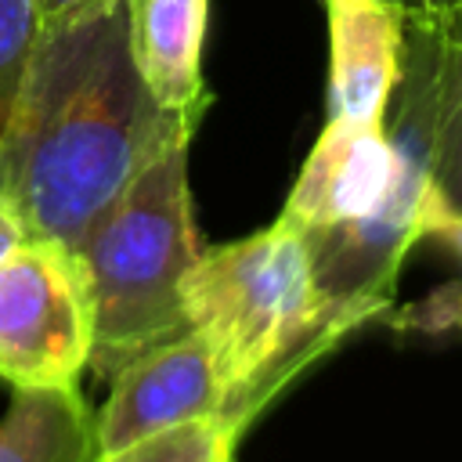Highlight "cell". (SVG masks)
Returning a JSON list of instances; mask_svg holds the SVG:
<instances>
[{
	"instance_id": "cell-1",
	"label": "cell",
	"mask_w": 462,
	"mask_h": 462,
	"mask_svg": "<svg viewBox=\"0 0 462 462\" xmlns=\"http://www.w3.org/2000/svg\"><path fill=\"white\" fill-rule=\"evenodd\" d=\"M199 116L148 90L130 47V4L43 25L0 137V199L25 238L76 249L105 206L177 144Z\"/></svg>"
},
{
	"instance_id": "cell-2",
	"label": "cell",
	"mask_w": 462,
	"mask_h": 462,
	"mask_svg": "<svg viewBox=\"0 0 462 462\" xmlns=\"http://www.w3.org/2000/svg\"><path fill=\"white\" fill-rule=\"evenodd\" d=\"M180 303L188 332L213 361L235 433L292 368L350 328L321 296L307 245L285 220L199 253Z\"/></svg>"
},
{
	"instance_id": "cell-3",
	"label": "cell",
	"mask_w": 462,
	"mask_h": 462,
	"mask_svg": "<svg viewBox=\"0 0 462 462\" xmlns=\"http://www.w3.org/2000/svg\"><path fill=\"white\" fill-rule=\"evenodd\" d=\"M188 148H170L130 180L76 245L94 321L87 368L97 379L188 332L180 285L199 256Z\"/></svg>"
},
{
	"instance_id": "cell-4",
	"label": "cell",
	"mask_w": 462,
	"mask_h": 462,
	"mask_svg": "<svg viewBox=\"0 0 462 462\" xmlns=\"http://www.w3.org/2000/svg\"><path fill=\"white\" fill-rule=\"evenodd\" d=\"M90 292L76 249L25 238L0 263V379L69 390L90 361Z\"/></svg>"
},
{
	"instance_id": "cell-5",
	"label": "cell",
	"mask_w": 462,
	"mask_h": 462,
	"mask_svg": "<svg viewBox=\"0 0 462 462\" xmlns=\"http://www.w3.org/2000/svg\"><path fill=\"white\" fill-rule=\"evenodd\" d=\"M108 383V401L94 415L97 458L184 422H224V393L213 361L191 332L141 354Z\"/></svg>"
},
{
	"instance_id": "cell-6",
	"label": "cell",
	"mask_w": 462,
	"mask_h": 462,
	"mask_svg": "<svg viewBox=\"0 0 462 462\" xmlns=\"http://www.w3.org/2000/svg\"><path fill=\"white\" fill-rule=\"evenodd\" d=\"M397 177L401 159L386 123L325 119L278 220L296 231L365 220L390 199Z\"/></svg>"
},
{
	"instance_id": "cell-7",
	"label": "cell",
	"mask_w": 462,
	"mask_h": 462,
	"mask_svg": "<svg viewBox=\"0 0 462 462\" xmlns=\"http://www.w3.org/2000/svg\"><path fill=\"white\" fill-rule=\"evenodd\" d=\"M328 119L386 123L401 79L404 14L383 0H325Z\"/></svg>"
},
{
	"instance_id": "cell-8",
	"label": "cell",
	"mask_w": 462,
	"mask_h": 462,
	"mask_svg": "<svg viewBox=\"0 0 462 462\" xmlns=\"http://www.w3.org/2000/svg\"><path fill=\"white\" fill-rule=\"evenodd\" d=\"M404 58L430 105V199L462 213V4L437 22H404Z\"/></svg>"
},
{
	"instance_id": "cell-9",
	"label": "cell",
	"mask_w": 462,
	"mask_h": 462,
	"mask_svg": "<svg viewBox=\"0 0 462 462\" xmlns=\"http://www.w3.org/2000/svg\"><path fill=\"white\" fill-rule=\"evenodd\" d=\"M134 61L159 105L199 116L209 105L202 43L209 0H126Z\"/></svg>"
},
{
	"instance_id": "cell-10",
	"label": "cell",
	"mask_w": 462,
	"mask_h": 462,
	"mask_svg": "<svg viewBox=\"0 0 462 462\" xmlns=\"http://www.w3.org/2000/svg\"><path fill=\"white\" fill-rule=\"evenodd\" d=\"M94 415L76 386L14 390L0 419V462H94Z\"/></svg>"
},
{
	"instance_id": "cell-11",
	"label": "cell",
	"mask_w": 462,
	"mask_h": 462,
	"mask_svg": "<svg viewBox=\"0 0 462 462\" xmlns=\"http://www.w3.org/2000/svg\"><path fill=\"white\" fill-rule=\"evenodd\" d=\"M235 430L220 419H199L155 437H144L116 455H101L94 462H231Z\"/></svg>"
},
{
	"instance_id": "cell-12",
	"label": "cell",
	"mask_w": 462,
	"mask_h": 462,
	"mask_svg": "<svg viewBox=\"0 0 462 462\" xmlns=\"http://www.w3.org/2000/svg\"><path fill=\"white\" fill-rule=\"evenodd\" d=\"M43 32L40 0H0V137Z\"/></svg>"
},
{
	"instance_id": "cell-13",
	"label": "cell",
	"mask_w": 462,
	"mask_h": 462,
	"mask_svg": "<svg viewBox=\"0 0 462 462\" xmlns=\"http://www.w3.org/2000/svg\"><path fill=\"white\" fill-rule=\"evenodd\" d=\"M390 321L397 328H408V332H451V328H462V282L430 292L422 303L404 307Z\"/></svg>"
},
{
	"instance_id": "cell-14",
	"label": "cell",
	"mask_w": 462,
	"mask_h": 462,
	"mask_svg": "<svg viewBox=\"0 0 462 462\" xmlns=\"http://www.w3.org/2000/svg\"><path fill=\"white\" fill-rule=\"evenodd\" d=\"M419 238H433L462 260V213L437 206L430 199V188H426V199H422V209H419Z\"/></svg>"
},
{
	"instance_id": "cell-15",
	"label": "cell",
	"mask_w": 462,
	"mask_h": 462,
	"mask_svg": "<svg viewBox=\"0 0 462 462\" xmlns=\"http://www.w3.org/2000/svg\"><path fill=\"white\" fill-rule=\"evenodd\" d=\"M116 0H40L43 7V25H58V22H76L83 14H94L101 7H108Z\"/></svg>"
},
{
	"instance_id": "cell-16",
	"label": "cell",
	"mask_w": 462,
	"mask_h": 462,
	"mask_svg": "<svg viewBox=\"0 0 462 462\" xmlns=\"http://www.w3.org/2000/svg\"><path fill=\"white\" fill-rule=\"evenodd\" d=\"M404 14V22H437L448 11H455L462 0H383Z\"/></svg>"
},
{
	"instance_id": "cell-17",
	"label": "cell",
	"mask_w": 462,
	"mask_h": 462,
	"mask_svg": "<svg viewBox=\"0 0 462 462\" xmlns=\"http://www.w3.org/2000/svg\"><path fill=\"white\" fill-rule=\"evenodd\" d=\"M22 242H25V227H22V220L14 217V209L0 199V263H4Z\"/></svg>"
},
{
	"instance_id": "cell-18",
	"label": "cell",
	"mask_w": 462,
	"mask_h": 462,
	"mask_svg": "<svg viewBox=\"0 0 462 462\" xmlns=\"http://www.w3.org/2000/svg\"><path fill=\"white\" fill-rule=\"evenodd\" d=\"M231 462H235V458H231Z\"/></svg>"
}]
</instances>
